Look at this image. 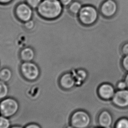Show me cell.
I'll return each instance as SVG.
<instances>
[{"instance_id": "cell-6", "label": "cell", "mask_w": 128, "mask_h": 128, "mask_svg": "<svg viewBox=\"0 0 128 128\" xmlns=\"http://www.w3.org/2000/svg\"><path fill=\"white\" fill-rule=\"evenodd\" d=\"M26 3L18 4L14 9V13L16 18L23 23L32 20L33 16V10Z\"/></svg>"}, {"instance_id": "cell-12", "label": "cell", "mask_w": 128, "mask_h": 128, "mask_svg": "<svg viewBox=\"0 0 128 128\" xmlns=\"http://www.w3.org/2000/svg\"><path fill=\"white\" fill-rule=\"evenodd\" d=\"M20 58L23 62H32L35 57L34 49L31 47H26L20 52Z\"/></svg>"}, {"instance_id": "cell-15", "label": "cell", "mask_w": 128, "mask_h": 128, "mask_svg": "<svg viewBox=\"0 0 128 128\" xmlns=\"http://www.w3.org/2000/svg\"><path fill=\"white\" fill-rule=\"evenodd\" d=\"M82 4L78 1H73L68 6V11L71 14L74 16H77L82 9Z\"/></svg>"}, {"instance_id": "cell-20", "label": "cell", "mask_w": 128, "mask_h": 128, "mask_svg": "<svg viewBox=\"0 0 128 128\" xmlns=\"http://www.w3.org/2000/svg\"><path fill=\"white\" fill-rule=\"evenodd\" d=\"M23 26L25 29H26L27 30L30 31L34 28L35 26V23L33 20H31L24 22Z\"/></svg>"}, {"instance_id": "cell-11", "label": "cell", "mask_w": 128, "mask_h": 128, "mask_svg": "<svg viewBox=\"0 0 128 128\" xmlns=\"http://www.w3.org/2000/svg\"><path fill=\"white\" fill-rule=\"evenodd\" d=\"M98 120L99 124L101 127L108 128L112 124V116L108 111L104 110L100 113Z\"/></svg>"}, {"instance_id": "cell-19", "label": "cell", "mask_w": 128, "mask_h": 128, "mask_svg": "<svg viewBox=\"0 0 128 128\" xmlns=\"http://www.w3.org/2000/svg\"><path fill=\"white\" fill-rule=\"evenodd\" d=\"M42 0H26V2L32 9H36Z\"/></svg>"}, {"instance_id": "cell-28", "label": "cell", "mask_w": 128, "mask_h": 128, "mask_svg": "<svg viewBox=\"0 0 128 128\" xmlns=\"http://www.w3.org/2000/svg\"><path fill=\"white\" fill-rule=\"evenodd\" d=\"M10 128H24L20 126H11Z\"/></svg>"}, {"instance_id": "cell-4", "label": "cell", "mask_w": 128, "mask_h": 128, "mask_svg": "<svg viewBox=\"0 0 128 128\" xmlns=\"http://www.w3.org/2000/svg\"><path fill=\"white\" fill-rule=\"evenodd\" d=\"M20 72L23 78L30 82L35 81L40 75L39 66L32 62H22L20 67Z\"/></svg>"}, {"instance_id": "cell-5", "label": "cell", "mask_w": 128, "mask_h": 128, "mask_svg": "<svg viewBox=\"0 0 128 128\" xmlns=\"http://www.w3.org/2000/svg\"><path fill=\"white\" fill-rule=\"evenodd\" d=\"M70 121L72 126L75 128H86L90 124L91 119L87 112L78 110L72 114Z\"/></svg>"}, {"instance_id": "cell-27", "label": "cell", "mask_w": 128, "mask_h": 128, "mask_svg": "<svg viewBox=\"0 0 128 128\" xmlns=\"http://www.w3.org/2000/svg\"><path fill=\"white\" fill-rule=\"evenodd\" d=\"M124 82H126V83L127 86V87H128V74L126 75V76L125 77Z\"/></svg>"}, {"instance_id": "cell-3", "label": "cell", "mask_w": 128, "mask_h": 128, "mask_svg": "<svg viewBox=\"0 0 128 128\" xmlns=\"http://www.w3.org/2000/svg\"><path fill=\"white\" fill-rule=\"evenodd\" d=\"M78 16L79 21L82 24L86 26H90L94 24L98 20V12L92 6H84Z\"/></svg>"}, {"instance_id": "cell-25", "label": "cell", "mask_w": 128, "mask_h": 128, "mask_svg": "<svg viewBox=\"0 0 128 128\" xmlns=\"http://www.w3.org/2000/svg\"><path fill=\"white\" fill-rule=\"evenodd\" d=\"M24 128H42L39 124L35 123H31L27 124Z\"/></svg>"}, {"instance_id": "cell-21", "label": "cell", "mask_w": 128, "mask_h": 128, "mask_svg": "<svg viewBox=\"0 0 128 128\" xmlns=\"http://www.w3.org/2000/svg\"><path fill=\"white\" fill-rule=\"evenodd\" d=\"M122 65L124 70L128 72V55L123 57L122 60Z\"/></svg>"}, {"instance_id": "cell-17", "label": "cell", "mask_w": 128, "mask_h": 128, "mask_svg": "<svg viewBox=\"0 0 128 128\" xmlns=\"http://www.w3.org/2000/svg\"><path fill=\"white\" fill-rule=\"evenodd\" d=\"M11 127L9 118L0 115V128H10Z\"/></svg>"}, {"instance_id": "cell-8", "label": "cell", "mask_w": 128, "mask_h": 128, "mask_svg": "<svg viewBox=\"0 0 128 128\" xmlns=\"http://www.w3.org/2000/svg\"><path fill=\"white\" fill-rule=\"evenodd\" d=\"M112 102L116 106L124 108L128 107V90H123L115 92Z\"/></svg>"}, {"instance_id": "cell-1", "label": "cell", "mask_w": 128, "mask_h": 128, "mask_svg": "<svg viewBox=\"0 0 128 128\" xmlns=\"http://www.w3.org/2000/svg\"><path fill=\"white\" fill-rule=\"evenodd\" d=\"M63 7L59 0H42L36 10L40 16L45 20H54L62 14Z\"/></svg>"}, {"instance_id": "cell-10", "label": "cell", "mask_w": 128, "mask_h": 128, "mask_svg": "<svg viewBox=\"0 0 128 128\" xmlns=\"http://www.w3.org/2000/svg\"><path fill=\"white\" fill-rule=\"evenodd\" d=\"M98 94L100 97L105 100H109L113 98L114 89L112 85L108 84H104L100 86L98 89Z\"/></svg>"}, {"instance_id": "cell-24", "label": "cell", "mask_w": 128, "mask_h": 128, "mask_svg": "<svg viewBox=\"0 0 128 128\" xmlns=\"http://www.w3.org/2000/svg\"><path fill=\"white\" fill-rule=\"evenodd\" d=\"M61 4H62L63 6L68 7L72 2H73V0H59Z\"/></svg>"}, {"instance_id": "cell-18", "label": "cell", "mask_w": 128, "mask_h": 128, "mask_svg": "<svg viewBox=\"0 0 128 128\" xmlns=\"http://www.w3.org/2000/svg\"><path fill=\"white\" fill-rule=\"evenodd\" d=\"M116 128H128V119L122 118L118 121Z\"/></svg>"}, {"instance_id": "cell-9", "label": "cell", "mask_w": 128, "mask_h": 128, "mask_svg": "<svg viewBox=\"0 0 128 128\" xmlns=\"http://www.w3.org/2000/svg\"><path fill=\"white\" fill-rule=\"evenodd\" d=\"M76 81L73 73H66L60 77L59 84L63 89L68 90L76 85Z\"/></svg>"}, {"instance_id": "cell-16", "label": "cell", "mask_w": 128, "mask_h": 128, "mask_svg": "<svg viewBox=\"0 0 128 128\" xmlns=\"http://www.w3.org/2000/svg\"><path fill=\"white\" fill-rule=\"evenodd\" d=\"M9 94V87L6 82L0 80V101L7 98Z\"/></svg>"}, {"instance_id": "cell-7", "label": "cell", "mask_w": 128, "mask_h": 128, "mask_svg": "<svg viewBox=\"0 0 128 128\" xmlns=\"http://www.w3.org/2000/svg\"><path fill=\"white\" fill-rule=\"evenodd\" d=\"M117 3L114 0H105L100 7L101 14L105 18L114 17L117 12Z\"/></svg>"}, {"instance_id": "cell-13", "label": "cell", "mask_w": 128, "mask_h": 128, "mask_svg": "<svg viewBox=\"0 0 128 128\" xmlns=\"http://www.w3.org/2000/svg\"><path fill=\"white\" fill-rule=\"evenodd\" d=\"M12 72L10 68H4L0 70V80L7 83L12 77Z\"/></svg>"}, {"instance_id": "cell-2", "label": "cell", "mask_w": 128, "mask_h": 128, "mask_svg": "<svg viewBox=\"0 0 128 128\" xmlns=\"http://www.w3.org/2000/svg\"><path fill=\"white\" fill-rule=\"evenodd\" d=\"M20 104L12 98H6L0 101V115L10 118L16 115L20 110Z\"/></svg>"}, {"instance_id": "cell-23", "label": "cell", "mask_w": 128, "mask_h": 128, "mask_svg": "<svg viewBox=\"0 0 128 128\" xmlns=\"http://www.w3.org/2000/svg\"><path fill=\"white\" fill-rule=\"evenodd\" d=\"M117 87L120 90H123L126 89V87H127V86L124 81L119 82L118 84Z\"/></svg>"}, {"instance_id": "cell-22", "label": "cell", "mask_w": 128, "mask_h": 128, "mask_svg": "<svg viewBox=\"0 0 128 128\" xmlns=\"http://www.w3.org/2000/svg\"><path fill=\"white\" fill-rule=\"evenodd\" d=\"M121 53L124 56L128 55V42L123 44L121 46Z\"/></svg>"}, {"instance_id": "cell-29", "label": "cell", "mask_w": 128, "mask_h": 128, "mask_svg": "<svg viewBox=\"0 0 128 128\" xmlns=\"http://www.w3.org/2000/svg\"><path fill=\"white\" fill-rule=\"evenodd\" d=\"M66 128H75V127H73V126H67V127H66Z\"/></svg>"}, {"instance_id": "cell-14", "label": "cell", "mask_w": 128, "mask_h": 128, "mask_svg": "<svg viewBox=\"0 0 128 128\" xmlns=\"http://www.w3.org/2000/svg\"><path fill=\"white\" fill-rule=\"evenodd\" d=\"M76 83V85H80L85 81L87 78V74L85 70H79L77 72H73Z\"/></svg>"}, {"instance_id": "cell-26", "label": "cell", "mask_w": 128, "mask_h": 128, "mask_svg": "<svg viewBox=\"0 0 128 128\" xmlns=\"http://www.w3.org/2000/svg\"><path fill=\"white\" fill-rule=\"evenodd\" d=\"M13 0H0V4H7L12 2Z\"/></svg>"}]
</instances>
